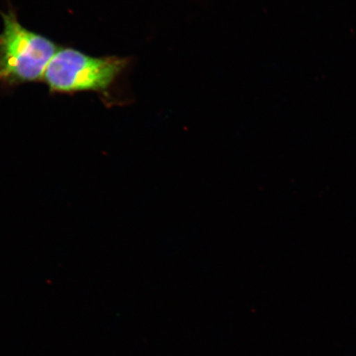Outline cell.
Listing matches in <instances>:
<instances>
[{
	"label": "cell",
	"instance_id": "cell-2",
	"mask_svg": "<svg viewBox=\"0 0 356 356\" xmlns=\"http://www.w3.org/2000/svg\"><path fill=\"white\" fill-rule=\"evenodd\" d=\"M131 61L130 57H93L74 48L60 47L44 71L43 80L51 93L106 95Z\"/></svg>",
	"mask_w": 356,
	"mask_h": 356
},
{
	"label": "cell",
	"instance_id": "cell-1",
	"mask_svg": "<svg viewBox=\"0 0 356 356\" xmlns=\"http://www.w3.org/2000/svg\"><path fill=\"white\" fill-rule=\"evenodd\" d=\"M0 15L3 22L0 33V86L10 89L43 80L44 71L60 47L22 26L13 7L0 11Z\"/></svg>",
	"mask_w": 356,
	"mask_h": 356
}]
</instances>
